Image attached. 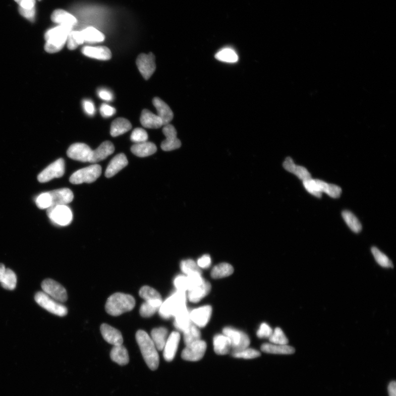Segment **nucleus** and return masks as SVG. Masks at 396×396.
I'll return each mask as SVG.
<instances>
[{
	"label": "nucleus",
	"mask_w": 396,
	"mask_h": 396,
	"mask_svg": "<svg viewBox=\"0 0 396 396\" xmlns=\"http://www.w3.org/2000/svg\"><path fill=\"white\" fill-rule=\"evenodd\" d=\"M136 340L146 363L151 370H155L159 365V356L156 347L149 335L143 330L136 333Z\"/></svg>",
	"instance_id": "f257e3e1"
},
{
	"label": "nucleus",
	"mask_w": 396,
	"mask_h": 396,
	"mask_svg": "<svg viewBox=\"0 0 396 396\" xmlns=\"http://www.w3.org/2000/svg\"><path fill=\"white\" fill-rule=\"evenodd\" d=\"M135 306L136 301L133 296L123 293H116L108 298L105 309L109 315L118 316L131 311Z\"/></svg>",
	"instance_id": "f03ea898"
},
{
	"label": "nucleus",
	"mask_w": 396,
	"mask_h": 396,
	"mask_svg": "<svg viewBox=\"0 0 396 396\" xmlns=\"http://www.w3.org/2000/svg\"><path fill=\"white\" fill-rule=\"evenodd\" d=\"M72 29L69 27L59 25L47 30L45 34V51L52 53L62 50Z\"/></svg>",
	"instance_id": "7ed1b4c3"
},
{
	"label": "nucleus",
	"mask_w": 396,
	"mask_h": 396,
	"mask_svg": "<svg viewBox=\"0 0 396 396\" xmlns=\"http://www.w3.org/2000/svg\"><path fill=\"white\" fill-rule=\"evenodd\" d=\"M187 296L185 292L177 291L175 294L162 302L158 310L159 314L164 319H169L174 316L186 308Z\"/></svg>",
	"instance_id": "20e7f679"
},
{
	"label": "nucleus",
	"mask_w": 396,
	"mask_h": 396,
	"mask_svg": "<svg viewBox=\"0 0 396 396\" xmlns=\"http://www.w3.org/2000/svg\"><path fill=\"white\" fill-rule=\"evenodd\" d=\"M303 185L309 193L319 198L321 197L323 192L333 198H339L342 193L341 188L336 185L328 184L324 181L312 178L304 181Z\"/></svg>",
	"instance_id": "39448f33"
},
{
	"label": "nucleus",
	"mask_w": 396,
	"mask_h": 396,
	"mask_svg": "<svg viewBox=\"0 0 396 396\" xmlns=\"http://www.w3.org/2000/svg\"><path fill=\"white\" fill-rule=\"evenodd\" d=\"M101 172V167L99 164H92L77 171L70 177V181L74 185L82 184L83 183L91 184L99 178Z\"/></svg>",
	"instance_id": "423d86ee"
},
{
	"label": "nucleus",
	"mask_w": 396,
	"mask_h": 396,
	"mask_svg": "<svg viewBox=\"0 0 396 396\" xmlns=\"http://www.w3.org/2000/svg\"><path fill=\"white\" fill-rule=\"evenodd\" d=\"M35 301L40 307L53 314L65 316L68 313V308L44 292H38L35 296Z\"/></svg>",
	"instance_id": "0eeeda50"
},
{
	"label": "nucleus",
	"mask_w": 396,
	"mask_h": 396,
	"mask_svg": "<svg viewBox=\"0 0 396 396\" xmlns=\"http://www.w3.org/2000/svg\"><path fill=\"white\" fill-rule=\"evenodd\" d=\"M223 333L226 335L230 340L231 351L232 352L247 348L251 343V341L246 333L234 328L225 327L223 328Z\"/></svg>",
	"instance_id": "6e6552de"
},
{
	"label": "nucleus",
	"mask_w": 396,
	"mask_h": 396,
	"mask_svg": "<svg viewBox=\"0 0 396 396\" xmlns=\"http://www.w3.org/2000/svg\"><path fill=\"white\" fill-rule=\"evenodd\" d=\"M47 214L50 220L60 226L65 227L72 220V212L66 205H56L47 209Z\"/></svg>",
	"instance_id": "1a4fd4ad"
},
{
	"label": "nucleus",
	"mask_w": 396,
	"mask_h": 396,
	"mask_svg": "<svg viewBox=\"0 0 396 396\" xmlns=\"http://www.w3.org/2000/svg\"><path fill=\"white\" fill-rule=\"evenodd\" d=\"M41 288L44 293L60 303L65 302L68 299L66 289L53 279L47 278L44 280L41 284Z\"/></svg>",
	"instance_id": "9d476101"
},
{
	"label": "nucleus",
	"mask_w": 396,
	"mask_h": 396,
	"mask_svg": "<svg viewBox=\"0 0 396 396\" xmlns=\"http://www.w3.org/2000/svg\"><path fill=\"white\" fill-rule=\"evenodd\" d=\"M65 172V161L61 158L42 171L38 176V180L40 183H46L53 179L62 178Z\"/></svg>",
	"instance_id": "9b49d317"
},
{
	"label": "nucleus",
	"mask_w": 396,
	"mask_h": 396,
	"mask_svg": "<svg viewBox=\"0 0 396 396\" xmlns=\"http://www.w3.org/2000/svg\"><path fill=\"white\" fill-rule=\"evenodd\" d=\"M207 348L206 344L203 340H198L186 346L182 352V358L185 361L197 362L204 357Z\"/></svg>",
	"instance_id": "f8f14e48"
},
{
	"label": "nucleus",
	"mask_w": 396,
	"mask_h": 396,
	"mask_svg": "<svg viewBox=\"0 0 396 396\" xmlns=\"http://www.w3.org/2000/svg\"><path fill=\"white\" fill-rule=\"evenodd\" d=\"M136 64L139 72L146 80H148L155 71V58L151 52L139 54Z\"/></svg>",
	"instance_id": "ddd939ff"
},
{
	"label": "nucleus",
	"mask_w": 396,
	"mask_h": 396,
	"mask_svg": "<svg viewBox=\"0 0 396 396\" xmlns=\"http://www.w3.org/2000/svg\"><path fill=\"white\" fill-rule=\"evenodd\" d=\"M162 132L166 139L162 142L161 148L163 151H169L178 149L181 147L180 140L177 137V131L172 125H164Z\"/></svg>",
	"instance_id": "4468645a"
},
{
	"label": "nucleus",
	"mask_w": 396,
	"mask_h": 396,
	"mask_svg": "<svg viewBox=\"0 0 396 396\" xmlns=\"http://www.w3.org/2000/svg\"><path fill=\"white\" fill-rule=\"evenodd\" d=\"M92 151L88 145L78 143L71 145L67 151V154L73 160L89 162Z\"/></svg>",
	"instance_id": "2eb2a0df"
},
{
	"label": "nucleus",
	"mask_w": 396,
	"mask_h": 396,
	"mask_svg": "<svg viewBox=\"0 0 396 396\" xmlns=\"http://www.w3.org/2000/svg\"><path fill=\"white\" fill-rule=\"evenodd\" d=\"M211 314L212 307L210 306L200 307L190 312L192 322L198 327H203L208 324Z\"/></svg>",
	"instance_id": "dca6fc26"
},
{
	"label": "nucleus",
	"mask_w": 396,
	"mask_h": 396,
	"mask_svg": "<svg viewBox=\"0 0 396 396\" xmlns=\"http://www.w3.org/2000/svg\"><path fill=\"white\" fill-rule=\"evenodd\" d=\"M51 200V206L69 204L74 199V193L69 188H62L48 192Z\"/></svg>",
	"instance_id": "f3484780"
},
{
	"label": "nucleus",
	"mask_w": 396,
	"mask_h": 396,
	"mask_svg": "<svg viewBox=\"0 0 396 396\" xmlns=\"http://www.w3.org/2000/svg\"><path fill=\"white\" fill-rule=\"evenodd\" d=\"M180 341V334L173 332L168 337L163 348V357L167 362L173 361L178 351Z\"/></svg>",
	"instance_id": "a211bd4d"
},
{
	"label": "nucleus",
	"mask_w": 396,
	"mask_h": 396,
	"mask_svg": "<svg viewBox=\"0 0 396 396\" xmlns=\"http://www.w3.org/2000/svg\"><path fill=\"white\" fill-rule=\"evenodd\" d=\"M102 336L107 343L114 346L123 345V335L118 329L107 324H103L100 327Z\"/></svg>",
	"instance_id": "6ab92c4d"
},
{
	"label": "nucleus",
	"mask_w": 396,
	"mask_h": 396,
	"mask_svg": "<svg viewBox=\"0 0 396 396\" xmlns=\"http://www.w3.org/2000/svg\"><path fill=\"white\" fill-rule=\"evenodd\" d=\"M82 52L85 56L99 60H109L112 57L110 50L106 46H86L82 48Z\"/></svg>",
	"instance_id": "aec40b11"
},
{
	"label": "nucleus",
	"mask_w": 396,
	"mask_h": 396,
	"mask_svg": "<svg viewBox=\"0 0 396 396\" xmlns=\"http://www.w3.org/2000/svg\"><path fill=\"white\" fill-rule=\"evenodd\" d=\"M153 103L156 109L157 116L162 121L163 126L169 124L174 118L172 109L159 97H155Z\"/></svg>",
	"instance_id": "412c9836"
},
{
	"label": "nucleus",
	"mask_w": 396,
	"mask_h": 396,
	"mask_svg": "<svg viewBox=\"0 0 396 396\" xmlns=\"http://www.w3.org/2000/svg\"><path fill=\"white\" fill-rule=\"evenodd\" d=\"M114 144L109 141L103 142L98 148L92 151L89 162L96 163L102 161L114 153Z\"/></svg>",
	"instance_id": "4be33fe9"
},
{
	"label": "nucleus",
	"mask_w": 396,
	"mask_h": 396,
	"mask_svg": "<svg viewBox=\"0 0 396 396\" xmlns=\"http://www.w3.org/2000/svg\"><path fill=\"white\" fill-rule=\"evenodd\" d=\"M128 162L126 156L123 153L119 154L115 156L108 165L105 172V176L107 178H112L117 175L121 169L127 166Z\"/></svg>",
	"instance_id": "5701e85b"
},
{
	"label": "nucleus",
	"mask_w": 396,
	"mask_h": 396,
	"mask_svg": "<svg viewBox=\"0 0 396 396\" xmlns=\"http://www.w3.org/2000/svg\"><path fill=\"white\" fill-rule=\"evenodd\" d=\"M51 20L59 25L74 28L77 23L76 17L63 10L54 11L51 15Z\"/></svg>",
	"instance_id": "b1692460"
},
{
	"label": "nucleus",
	"mask_w": 396,
	"mask_h": 396,
	"mask_svg": "<svg viewBox=\"0 0 396 396\" xmlns=\"http://www.w3.org/2000/svg\"><path fill=\"white\" fill-rule=\"evenodd\" d=\"M211 289L210 283L204 279L202 284L188 291V300L192 303H198L210 293Z\"/></svg>",
	"instance_id": "393cba45"
},
{
	"label": "nucleus",
	"mask_w": 396,
	"mask_h": 396,
	"mask_svg": "<svg viewBox=\"0 0 396 396\" xmlns=\"http://www.w3.org/2000/svg\"><path fill=\"white\" fill-rule=\"evenodd\" d=\"M283 166L288 172L295 174L303 181L312 178L311 175L305 167L297 165L290 157L286 158Z\"/></svg>",
	"instance_id": "a878e982"
},
{
	"label": "nucleus",
	"mask_w": 396,
	"mask_h": 396,
	"mask_svg": "<svg viewBox=\"0 0 396 396\" xmlns=\"http://www.w3.org/2000/svg\"><path fill=\"white\" fill-rule=\"evenodd\" d=\"M141 123L144 127L151 129H159L163 126L161 119L147 109H143L142 112Z\"/></svg>",
	"instance_id": "bb28decb"
},
{
	"label": "nucleus",
	"mask_w": 396,
	"mask_h": 396,
	"mask_svg": "<svg viewBox=\"0 0 396 396\" xmlns=\"http://www.w3.org/2000/svg\"><path fill=\"white\" fill-rule=\"evenodd\" d=\"M261 350L265 353L273 355H289L294 354L295 350L293 347L288 345L264 344L261 347Z\"/></svg>",
	"instance_id": "cd10ccee"
},
{
	"label": "nucleus",
	"mask_w": 396,
	"mask_h": 396,
	"mask_svg": "<svg viewBox=\"0 0 396 396\" xmlns=\"http://www.w3.org/2000/svg\"><path fill=\"white\" fill-rule=\"evenodd\" d=\"M215 352L218 355H226L231 351L230 339L224 334L216 335L213 340Z\"/></svg>",
	"instance_id": "c85d7f7f"
},
{
	"label": "nucleus",
	"mask_w": 396,
	"mask_h": 396,
	"mask_svg": "<svg viewBox=\"0 0 396 396\" xmlns=\"http://www.w3.org/2000/svg\"><path fill=\"white\" fill-rule=\"evenodd\" d=\"M157 148L155 144L151 142H145L137 143L131 147L133 154L140 157H147L156 153Z\"/></svg>",
	"instance_id": "c756f323"
},
{
	"label": "nucleus",
	"mask_w": 396,
	"mask_h": 396,
	"mask_svg": "<svg viewBox=\"0 0 396 396\" xmlns=\"http://www.w3.org/2000/svg\"><path fill=\"white\" fill-rule=\"evenodd\" d=\"M151 338L153 340L157 350L163 351L168 338V330L165 327L155 328L151 332Z\"/></svg>",
	"instance_id": "7c9ffc66"
},
{
	"label": "nucleus",
	"mask_w": 396,
	"mask_h": 396,
	"mask_svg": "<svg viewBox=\"0 0 396 396\" xmlns=\"http://www.w3.org/2000/svg\"><path fill=\"white\" fill-rule=\"evenodd\" d=\"M132 125L130 122L124 118H118L112 122L111 126L110 133L114 137H118L130 131Z\"/></svg>",
	"instance_id": "2f4dec72"
},
{
	"label": "nucleus",
	"mask_w": 396,
	"mask_h": 396,
	"mask_svg": "<svg viewBox=\"0 0 396 396\" xmlns=\"http://www.w3.org/2000/svg\"><path fill=\"white\" fill-rule=\"evenodd\" d=\"M110 357L112 361L120 365H125L130 361L129 353L123 345L114 346Z\"/></svg>",
	"instance_id": "473e14b6"
},
{
	"label": "nucleus",
	"mask_w": 396,
	"mask_h": 396,
	"mask_svg": "<svg viewBox=\"0 0 396 396\" xmlns=\"http://www.w3.org/2000/svg\"><path fill=\"white\" fill-rule=\"evenodd\" d=\"M174 325L179 330L184 332L192 324L190 312L187 307L175 316Z\"/></svg>",
	"instance_id": "72a5a7b5"
},
{
	"label": "nucleus",
	"mask_w": 396,
	"mask_h": 396,
	"mask_svg": "<svg viewBox=\"0 0 396 396\" xmlns=\"http://www.w3.org/2000/svg\"><path fill=\"white\" fill-rule=\"evenodd\" d=\"M81 33L84 42L90 43L101 42L105 39V36L99 30L94 27H88L82 30Z\"/></svg>",
	"instance_id": "f704fd0d"
},
{
	"label": "nucleus",
	"mask_w": 396,
	"mask_h": 396,
	"mask_svg": "<svg viewBox=\"0 0 396 396\" xmlns=\"http://www.w3.org/2000/svg\"><path fill=\"white\" fill-rule=\"evenodd\" d=\"M234 269L230 264L223 263L219 264L213 268L211 276L213 278L218 279L228 277L234 273Z\"/></svg>",
	"instance_id": "c9c22d12"
},
{
	"label": "nucleus",
	"mask_w": 396,
	"mask_h": 396,
	"mask_svg": "<svg viewBox=\"0 0 396 396\" xmlns=\"http://www.w3.org/2000/svg\"><path fill=\"white\" fill-rule=\"evenodd\" d=\"M345 221L353 232L359 233L362 229V224L357 217L353 213L348 210H345L342 213Z\"/></svg>",
	"instance_id": "e433bc0d"
},
{
	"label": "nucleus",
	"mask_w": 396,
	"mask_h": 396,
	"mask_svg": "<svg viewBox=\"0 0 396 396\" xmlns=\"http://www.w3.org/2000/svg\"><path fill=\"white\" fill-rule=\"evenodd\" d=\"M3 287L8 290H14L16 288L17 276L10 269H6L4 276L0 281Z\"/></svg>",
	"instance_id": "4c0bfd02"
},
{
	"label": "nucleus",
	"mask_w": 396,
	"mask_h": 396,
	"mask_svg": "<svg viewBox=\"0 0 396 396\" xmlns=\"http://www.w3.org/2000/svg\"><path fill=\"white\" fill-rule=\"evenodd\" d=\"M184 339L186 346L190 345L200 340L201 333L198 327L192 323L191 325L184 332Z\"/></svg>",
	"instance_id": "58836bf2"
},
{
	"label": "nucleus",
	"mask_w": 396,
	"mask_h": 396,
	"mask_svg": "<svg viewBox=\"0 0 396 396\" xmlns=\"http://www.w3.org/2000/svg\"><path fill=\"white\" fill-rule=\"evenodd\" d=\"M139 295L145 301L162 300L161 295L154 289L145 286L140 290Z\"/></svg>",
	"instance_id": "ea45409f"
},
{
	"label": "nucleus",
	"mask_w": 396,
	"mask_h": 396,
	"mask_svg": "<svg viewBox=\"0 0 396 396\" xmlns=\"http://www.w3.org/2000/svg\"><path fill=\"white\" fill-rule=\"evenodd\" d=\"M215 59L224 63H235L239 60V56L233 49L224 48L216 54Z\"/></svg>",
	"instance_id": "a19ab883"
},
{
	"label": "nucleus",
	"mask_w": 396,
	"mask_h": 396,
	"mask_svg": "<svg viewBox=\"0 0 396 396\" xmlns=\"http://www.w3.org/2000/svg\"><path fill=\"white\" fill-rule=\"evenodd\" d=\"M67 44L69 50H75L79 45L84 43V40L81 31H72L68 35Z\"/></svg>",
	"instance_id": "79ce46f5"
},
{
	"label": "nucleus",
	"mask_w": 396,
	"mask_h": 396,
	"mask_svg": "<svg viewBox=\"0 0 396 396\" xmlns=\"http://www.w3.org/2000/svg\"><path fill=\"white\" fill-rule=\"evenodd\" d=\"M371 252H372L377 264L385 268L393 267V265L391 260L385 254L382 253L378 248L375 247H373L371 248Z\"/></svg>",
	"instance_id": "37998d69"
},
{
	"label": "nucleus",
	"mask_w": 396,
	"mask_h": 396,
	"mask_svg": "<svg viewBox=\"0 0 396 396\" xmlns=\"http://www.w3.org/2000/svg\"><path fill=\"white\" fill-rule=\"evenodd\" d=\"M181 269L186 275H190V274L194 273H201L200 269L196 262L192 259L182 261Z\"/></svg>",
	"instance_id": "c03bdc74"
},
{
	"label": "nucleus",
	"mask_w": 396,
	"mask_h": 396,
	"mask_svg": "<svg viewBox=\"0 0 396 396\" xmlns=\"http://www.w3.org/2000/svg\"><path fill=\"white\" fill-rule=\"evenodd\" d=\"M270 343L276 345H288L289 340L286 336L285 334L281 328L276 327L275 330L273 331L271 336L269 337Z\"/></svg>",
	"instance_id": "a18cd8bd"
},
{
	"label": "nucleus",
	"mask_w": 396,
	"mask_h": 396,
	"mask_svg": "<svg viewBox=\"0 0 396 396\" xmlns=\"http://www.w3.org/2000/svg\"><path fill=\"white\" fill-rule=\"evenodd\" d=\"M232 355L237 358L251 359L258 358L260 356L261 354L259 351L247 347V348L241 351L232 352Z\"/></svg>",
	"instance_id": "49530a36"
},
{
	"label": "nucleus",
	"mask_w": 396,
	"mask_h": 396,
	"mask_svg": "<svg viewBox=\"0 0 396 396\" xmlns=\"http://www.w3.org/2000/svg\"><path fill=\"white\" fill-rule=\"evenodd\" d=\"M148 139L147 132L142 128H137L134 130L131 136V141L136 144L147 142Z\"/></svg>",
	"instance_id": "de8ad7c7"
},
{
	"label": "nucleus",
	"mask_w": 396,
	"mask_h": 396,
	"mask_svg": "<svg viewBox=\"0 0 396 396\" xmlns=\"http://www.w3.org/2000/svg\"><path fill=\"white\" fill-rule=\"evenodd\" d=\"M159 310L157 308L148 302H145L140 308L139 313L143 318H150L153 316Z\"/></svg>",
	"instance_id": "09e8293b"
},
{
	"label": "nucleus",
	"mask_w": 396,
	"mask_h": 396,
	"mask_svg": "<svg viewBox=\"0 0 396 396\" xmlns=\"http://www.w3.org/2000/svg\"><path fill=\"white\" fill-rule=\"evenodd\" d=\"M36 206L40 209H45L51 207V200L48 192L42 193L35 200Z\"/></svg>",
	"instance_id": "8fccbe9b"
},
{
	"label": "nucleus",
	"mask_w": 396,
	"mask_h": 396,
	"mask_svg": "<svg viewBox=\"0 0 396 396\" xmlns=\"http://www.w3.org/2000/svg\"><path fill=\"white\" fill-rule=\"evenodd\" d=\"M174 285L178 291L185 292L190 289L189 281L187 276L179 275L177 276L174 280Z\"/></svg>",
	"instance_id": "3c124183"
},
{
	"label": "nucleus",
	"mask_w": 396,
	"mask_h": 396,
	"mask_svg": "<svg viewBox=\"0 0 396 396\" xmlns=\"http://www.w3.org/2000/svg\"><path fill=\"white\" fill-rule=\"evenodd\" d=\"M273 332L271 327L266 324V323H263L260 326L259 328L257 331V336L260 338H267L271 336Z\"/></svg>",
	"instance_id": "603ef678"
},
{
	"label": "nucleus",
	"mask_w": 396,
	"mask_h": 396,
	"mask_svg": "<svg viewBox=\"0 0 396 396\" xmlns=\"http://www.w3.org/2000/svg\"><path fill=\"white\" fill-rule=\"evenodd\" d=\"M100 111L102 117L105 118L111 117L116 113V109L106 103H102Z\"/></svg>",
	"instance_id": "864d4df0"
},
{
	"label": "nucleus",
	"mask_w": 396,
	"mask_h": 396,
	"mask_svg": "<svg viewBox=\"0 0 396 396\" xmlns=\"http://www.w3.org/2000/svg\"><path fill=\"white\" fill-rule=\"evenodd\" d=\"M197 264L200 269V268H202V269H208L211 264L210 256L208 254L203 255L202 257L198 259Z\"/></svg>",
	"instance_id": "5fc2aeb1"
},
{
	"label": "nucleus",
	"mask_w": 396,
	"mask_h": 396,
	"mask_svg": "<svg viewBox=\"0 0 396 396\" xmlns=\"http://www.w3.org/2000/svg\"><path fill=\"white\" fill-rule=\"evenodd\" d=\"M20 14L24 17H25L30 21L33 22L34 20L35 16V7L32 9H25L19 7Z\"/></svg>",
	"instance_id": "6e6d98bb"
},
{
	"label": "nucleus",
	"mask_w": 396,
	"mask_h": 396,
	"mask_svg": "<svg viewBox=\"0 0 396 396\" xmlns=\"http://www.w3.org/2000/svg\"><path fill=\"white\" fill-rule=\"evenodd\" d=\"M15 2L19 5V7L23 9H29L35 7V0H15Z\"/></svg>",
	"instance_id": "4d7b16f0"
},
{
	"label": "nucleus",
	"mask_w": 396,
	"mask_h": 396,
	"mask_svg": "<svg viewBox=\"0 0 396 396\" xmlns=\"http://www.w3.org/2000/svg\"><path fill=\"white\" fill-rule=\"evenodd\" d=\"M83 107L85 111L89 115H94L95 108L92 101L89 100H85L83 101Z\"/></svg>",
	"instance_id": "13d9d810"
},
{
	"label": "nucleus",
	"mask_w": 396,
	"mask_h": 396,
	"mask_svg": "<svg viewBox=\"0 0 396 396\" xmlns=\"http://www.w3.org/2000/svg\"><path fill=\"white\" fill-rule=\"evenodd\" d=\"M98 95L100 98L103 100L111 101L113 99V95L111 91L106 89H99Z\"/></svg>",
	"instance_id": "bf43d9fd"
},
{
	"label": "nucleus",
	"mask_w": 396,
	"mask_h": 396,
	"mask_svg": "<svg viewBox=\"0 0 396 396\" xmlns=\"http://www.w3.org/2000/svg\"><path fill=\"white\" fill-rule=\"evenodd\" d=\"M388 392L389 396H396V383L395 381H392L389 383Z\"/></svg>",
	"instance_id": "052dcab7"
},
{
	"label": "nucleus",
	"mask_w": 396,
	"mask_h": 396,
	"mask_svg": "<svg viewBox=\"0 0 396 396\" xmlns=\"http://www.w3.org/2000/svg\"><path fill=\"white\" fill-rule=\"evenodd\" d=\"M6 270L5 266L3 264H0V281L4 276Z\"/></svg>",
	"instance_id": "680f3d73"
},
{
	"label": "nucleus",
	"mask_w": 396,
	"mask_h": 396,
	"mask_svg": "<svg viewBox=\"0 0 396 396\" xmlns=\"http://www.w3.org/2000/svg\"><path fill=\"white\" fill-rule=\"evenodd\" d=\"M39 1H41V0H39Z\"/></svg>",
	"instance_id": "e2e57ef3"
}]
</instances>
